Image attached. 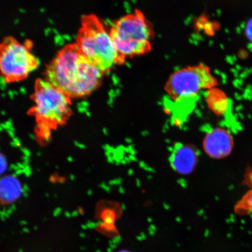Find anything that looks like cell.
I'll return each instance as SVG.
<instances>
[{
  "instance_id": "obj_8",
  "label": "cell",
  "mask_w": 252,
  "mask_h": 252,
  "mask_svg": "<svg viewBox=\"0 0 252 252\" xmlns=\"http://www.w3.org/2000/svg\"><path fill=\"white\" fill-rule=\"evenodd\" d=\"M198 158L197 150L190 145L178 143L173 147L169 162L176 172L188 175L193 172Z\"/></svg>"
},
{
  "instance_id": "obj_5",
  "label": "cell",
  "mask_w": 252,
  "mask_h": 252,
  "mask_svg": "<svg viewBox=\"0 0 252 252\" xmlns=\"http://www.w3.org/2000/svg\"><path fill=\"white\" fill-rule=\"evenodd\" d=\"M109 33L116 49L125 60L151 51L153 30L144 15L137 9L116 21Z\"/></svg>"
},
{
  "instance_id": "obj_11",
  "label": "cell",
  "mask_w": 252,
  "mask_h": 252,
  "mask_svg": "<svg viewBox=\"0 0 252 252\" xmlns=\"http://www.w3.org/2000/svg\"><path fill=\"white\" fill-rule=\"evenodd\" d=\"M127 252V251H122V252Z\"/></svg>"
},
{
  "instance_id": "obj_3",
  "label": "cell",
  "mask_w": 252,
  "mask_h": 252,
  "mask_svg": "<svg viewBox=\"0 0 252 252\" xmlns=\"http://www.w3.org/2000/svg\"><path fill=\"white\" fill-rule=\"evenodd\" d=\"M75 43L83 55L105 74L125 61L116 49L109 32L95 15H85L81 18Z\"/></svg>"
},
{
  "instance_id": "obj_7",
  "label": "cell",
  "mask_w": 252,
  "mask_h": 252,
  "mask_svg": "<svg viewBox=\"0 0 252 252\" xmlns=\"http://www.w3.org/2000/svg\"><path fill=\"white\" fill-rule=\"evenodd\" d=\"M233 139L227 131L214 128L208 133L204 140V148L208 155L213 158H222L229 155L233 148Z\"/></svg>"
},
{
  "instance_id": "obj_9",
  "label": "cell",
  "mask_w": 252,
  "mask_h": 252,
  "mask_svg": "<svg viewBox=\"0 0 252 252\" xmlns=\"http://www.w3.org/2000/svg\"><path fill=\"white\" fill-rule=\"evenodd\" d=\"M238 210L250 214L252 216V190L249 191L239 203Z\"/></svg>"
},
{
  "instance_id": "obj_4",
  "label": "cell",
  "mask_w": 252,
  "mask_h": 252,
  "mask_svg": "<svg viewBox=\"0 0 252 252\" xmlns=\"http://www.w3.org/2000/svg\"><path fill=\"white\" fill-rule=\"evenodd\" d=\"M71 99L45 78H38L34 85L30 113L39 127L50 131L68 121L72 113Z\"/></svg>"
},
{
  "instance_id": "obj_6",
  "label": "cell",
  "mask_w": 252,
  "mask_h": 252,
  "mask_svg": "<svg viewBox=\"0 0 252 252\" xmlns=\"http://www.w3.org/2000/svg\"><path fill=\"white\" fill-rule=\"evenodd\" d=\"M32 43L14 37L0 42V80L5 84L23 81L38 68L40 61L32 52Z\"/></svg>"
},
{
  "instance_id": "obj_2",
  "label": "cell",
  "mask_w": 252,
  "mask_h": 252,
  "mask_svg": "<svg viewBox=\"0 0 252 252\" xmlns=\"http://www.w3.org/2000/svg\"><path fill=\"white\" fill-rule=\"evenodd\" d=\"M215 79L209 69L202 64L183 68L169 77L165 90L168 94V108L176 124L185 121L193 110L198 94L212 88Z\"/></svg>"
},
{
  "instance_id": "obj_10",
  "label": "cell",
  "mask_w": 252,
  "mask_h": 252,
  "mask_svg": "<svg viewBox=\"0 0 252 252\" xmlns=\"http://www.w3.org/2000/svg\"><path fill=\"white\" fill-rule=\"evenodd\" d=\"M247 33L248 37L252 40V21L251 23L248 25Z\"/></svg>"
},
{
  "instance_id": "obj_1",
  "label": "cell",
  "mask_w": 252,
  "mask_h": 252,
  "mask_svg": "<svg viewBox=\"0 0 252 252\" xmlns=\"http://www.w3.org/2000/svg\"><path fill=\"white\" fill-rule=\"evenodd\" d=\"M104 74L73 43L57 53L47 65L45 79L71 99L83 98L99 87Z\"/></svg>"
}]
</instances>
